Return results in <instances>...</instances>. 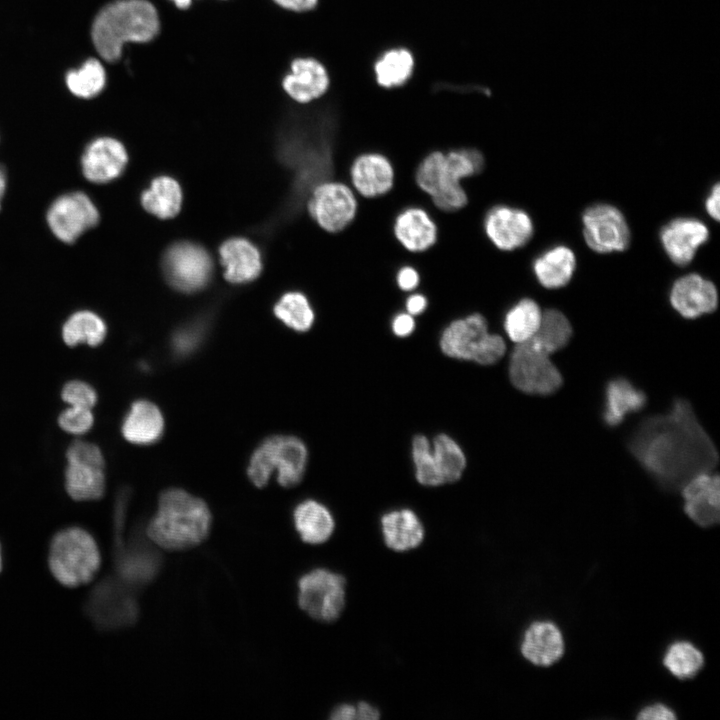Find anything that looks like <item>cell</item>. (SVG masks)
I'll return each mask as SVG.
<instances>
[{
	"label": "cell",
	"instance_id": "1",
	"mask_svg": "<svg viewBox=\"0 0 720 720\" xmlns=\"http://www.w3.org/2000/svg\"><path fill=\"white\" fill-rule=\"evenodd\" d=\"M628 448L662 487L679 490L692 477L713 472L718 451L688 400L676 399L664 414L644 419Z\"/></svg>",
	"mask_w": 720,
	"mask_h": 720
},
{
	"label": "cell",
	"instance_id": "2",
	"mask_svg": "<svg viewBox=\"0 0 720 720\" xmlns=\"http://www.w3.org/2000/svg\"><path fill=\"white\" fill-rule=\"evenodd\" d=\"M156 6L149 0H112L93 16L89 38L97 56L106 63L118 62L126 44H145L160 33Z\"/></svg>",
	"mask_w": 720,
	"mask_h": 720
},
{
	"label": "cell",
	"instance_id": "3",
	"mask_svg": "<svg viewBox=\"0 0 720 720\" xmlns=\"http://www.w3.org/2000/svg\"><path fill=\"white\" fill-rule=\"evenodd\" d=\"M210 525L211 514L204 501L182 489L172 488L161 493L147 535L164 549L183 550L204 541Z\"/></svg>",
	"mask_w": 720,
	"mask_h": 720
},
{
	"label": "cell",
	"instance_id": "4",
	"mask_svg": "<svg viewBox=\"0 0 720 720\" xmlns=\"http://www.w3.org/2000/svg\"><path fill=\"white\" fill-rule=\"evenodd\" d=\"M439 344L446 356L480 365L497 363L506 351L504 339L490 332L488 320L481 312L451 320L442 330Z\"/></svg>",
	"mask_w": 720,
	"mask_h": 720
},
{
	"label": "cell",
	"instance_id": "5",
	"mask_svg": "<svg viewBox=\"0 0 720 720\" xmlns=\"http://www.w3.org/2000/svg\"><path fill=\"white\" fill-rule=\"evenodd\" d=\"M307 461V447L301 439L291 435H273L254 450L247 474L255 486L263 487L275 471L279 484L289 488L303 479Z\"/></svg>",
	"mask_w": 720,
	"mask_h": 720
},
{
	"label": "cell",
	"instance_id": "6",
	"mask_svg": "<svg viewBox=\"0 0 720 720\" xmlns=\"http://www.w3.org/2000/svg\"><path fill=\"white\" fill-rule=\"evenodd\" d=\"M48 562L58 582L77 587L95 577L101 565V556L94 538L84 529L72 527L54 536Z\"/></svg>",
	"mask_w": 720,
	"mask_h": 720
},
{
	"label": "cell",
	"instance_id": "7",
	"mask_svg": "<svg viewBox=\"0 0 720 720\" xmlns=\"http://www.w3.org/2000/svg\"><path fill=\"white\" fill-rule=\"evenodd\" d=\"M360 198L345 180L330 178L314 185L307 199V212L322 231L337 234L356 219Z\"/></svg>",
	"mask_w": 720,
	"mask_h": 720
},
{
	"label": "cell",
	"instance_id": "8",
	"mask_svg": "<svg viewBox=\"0 0 720 720\" xmlns=\"http://www.w3.org/2000/svg\"><path fill=\"white\" fill-rule=\"evenodd\" d=\"M414 182L429 198V209L451 213L468 204L467 191L448 167L444 150H432L422 157L414 171Z\"/></svg>",
	"mask_w": 720,
	"mask_h": 720
},
{
	"label": "cell",
	"instance_id": "9",
	"mask_svg": "<svg viewBox=\"0 0 720 720\" xmlns=\"http://www.w3.org/2000/svg\"><path fill=\"white\" fill-rule=\"evenodd\" d=\"M550 355L532 338L516 343L508 367L512 385L531 395H549L556 392L563 380Z\"/></svg>",
	"mask_w": 720,
	"mask_h": 720
},
{
	"label": "cell",
	"instance_id": "10",
	"mask_svg": "<svg viewBox=\"0 0 720 720\" xmlns=\"http://www.w3.org/2000/svg\"><path fill=\"white\" fill-rule=\"evenodd\" d=\"M64 484L76 501L100 499L105 491V459L101 449L87 440H74L67 448Z\"/></svg>",
	"mask_w": 720,
	"mask_h": 720
},
{
	"label": "cell",
	"instance_id": "11",
	"mask_svg": "<svg viewBox=\"0 0 720 720\" xmlns=\"http://www.w3.org/2000/svg\"><path fill=\"white\" fill-rule=\"evenodd\" d=\"M345 578L324 568L303 575L299 582V606L312 618L331 622L345 606Z\"/></svg>",
	"mask_w": 720,
	"mask_h": 720
},
{
	"label": "cell",
	"instance_id": "12",
	"mask_svg": "<svg viewBox=\"0 0 720 720\" xmlns=\"http://www.w3.org/2000/svg\"><path fill=\"white\" fill-rule=\"evenodd\" d=\"M100 213L92 199L83 191L58 196L46 212L51 233L61 242L73 244L85 232L94 228Z\"/></svg>",
	"mask_w": 720,
	"mask_h": 720
},
{
	"label": "cell",
	"instance_id": "13",
	"mask_svg": "<svg viewBox=\"0 0 720 720\" xmlns=\"http://www.w3.org/2000/svg\"><path fill=\"white\" fill-rule=\"evenodd\" d=\"M482 231L494 249L511 253L530 241L534 225L525 210L505 203H496L484 213Z\"/></svg>",
	"mask_w": 720,
	"mask_h": 720
},
{
	"label": "cell",
	"instance_id": "14",
	"mask_svg": "<svg viewBox=\"0 0 720 720\" xmlns=\"http://www.w3.org/2000/svg\"><path fill=\"white\" fill-rule=\"evenodd\" d=\"M586 244L597 253L621 252L628 248L630 229L623 213L615 206L598 203L582 215Z\"/></svg>",
	"mask_w": 720,
	"mask_h": 720
},
{
	"label": "cell",
	"instance_id": "15",
	"mask_svg": "<svg viewBox=\"0 0 720 720\" xmlns=\"http://www.w3.org/2000/svg\"><path fill=\"white\" fill-rule=\"evenodd\" d=\"M395 180L396 171L392 160L376 150L358 153L347 169V182L360 199L372 200L389 194Z\"/></svg>",
	"mask_w": 720,
	"mask_h": 720
},
{
	"label": "cell",
	"instance_id": "16",
	"mask_svg": "<svg viewBox=\"0 0 720 720\" xmlns=\"http://www.w3.org/2000/svg\"><path fill=\"white\" fill-rule=\"evenodd\" d=\"M391 232L410 254H422L434 247L439 238V226L431 210L421 204L401 208L394 216Z\"/></svg>",
	"mask_w": 720,
	"mask_h": 720
},
{
	"label": "cell",
	"instance_id": "17",
	"mask_svg": "<svg viewBox=\"0 0 720 720\" xmlns=\"http://www.w3.org/2000/svg\"><path fill=\"white\" fill-rule=\"evenodd\" d=\"M169 282L184 292L199 290L208 282L212 262L208 253L198 245L182 242L172 246L164 259Z\"/></svg>",
	"mask_w": 720,
	"mask_h": 720
},
{
	"label": "cell",
	"instance_id": "18",
	"mask_svg": "<svg viewBox=\"0 0 720 720\" xmlns=\"http://www.w3.org/2000/svg\"><path fill=\"white\" fill-rule=\"evenodd\" d=\"M128 162L124 145L111 136L90 141L83 150L80 165L84 178L94 184H105L121 175Z\"/></svg>",
	"mask_w": 720,
	"mask_h": 720
},
{
	"label": "cell",
	"instance_id": "19",
	"mask_svg": "<svg viewBox=\"0 0 720 720\" xmlns=\"http://www.w3.org/2000/svg\"><path fill=\"white\" fill-rule=\"evenodd\" d=\"M716 473H700L688 480L680 489L684 498V511L701 527H711L720 520V485Z\"/></svg>",
	"mask_w": 720,
	"mask_h": 720
},
{
	"label": "cell",
	"instance_id": "20",
	"mask_svg": "<svg viewBox=\"0 0 720 720\" xmlns=\"http://www.w3.org/2000/svg\"><path fill=\"white\" fill-rule=\"evenodd\" d=\"M709 238L707 226L692 217H678L660 231V242L669 259L678 266L689 264L698 248Z\"/></svg>",
	"mask_w": 720,
	"mask_h": 720
},
{
	"label": "cell",
	"instance_id": "21",
	"mask_svg": "<svg viewBox=\"0 0 720 720\" xmlns=\"http://www.w3.org/2000/svg\"><path fill=\"white\" fill-rule=\"evenodd\" d=\"M669 300L684 318L694 319L712 313L718 305V292L710 280L691 273L678 278L672 285Z\"/></svg>",
	"mask_w": 720,
	"mask_h": 720
},
{
	"label": "cell",
	"instance_id": "22",
	"mask_svg": "<svg viewBox=\"0 0 720 720\" xmlns=\"http://www.w3.org/2000/svg\"><path fill=\"white\" fill-rule=\"evenodd\" d=\"M281 86L295 102L307 104L327 92L328 72L315 58L297 57L290 64V71L282 78Z\"/></svg>",
	"mask_w": 720,
	"mask_h": 720
},
{
	"label": "cell",
	"instance_id": "23",
	"mask_svg": "<svg viewBox=\"0 0 720 720\" xmlns=\"http://www.w3.org/2000/svg\"><path fill=\"white\" fill-rule=\"evenodd\" d=\"M521 653L537 666H549L557 662L564 653L560 629L550 621L532 623L524 633Z\"/></svg>",
	"mask_w": 720,
	"mask_h": 720
},
{
	"label": "cell",
	"instance_id": "24",
	"mask_svg": "<svg viewBox=\"0 0 720 720\" xmlns=\"http://www.w3.org/2000/svg\"><path fill=\"white\" fill-rule=\"evenodd\" d=\"M164 430L163 415L154 403L137 400L125 415L121 432L125 440L136 445H149L160 439Z\"/></svg>",
	"mask_w": 720,
	"mask_h": 720
},
{
	"label": "cell",
	"instance_id": "25",
	"mask_svg": "<svg viewBox=\"0 0 720 720\" xmlns=\"http://www.w3.org/2000/svg\"><path fill=\"white\" fill-rule=\"evenodd\" d=\"M225 278L232 283H246L254 280L261 272L262 262L258 249L248 240L233 238L219 249Z\"/></svg>",
	"mask_w": 720,
	"mask_h": 720
},
{
	"label": "cell",
	"instance_id": "26",
	"mask_svg": "<svg viewBox=\"0 0 720 720\" xmlns=\"http://www.w3.org/2000/svg\"><path fill=\"white\" fill-rule=\"evenodd\" d=\"M384 542L390 549L403 552L418 547L424 539V527L411 509H397L380 519Z\"/></svg>",
	"mask_w": 720,
	"mask_h": 720
},
{
	"label": "cell",
	"instance_id": "27",
	"mask_svg": "<svg viewBox=\"0 0 720 720\" xmlns=\"http://www.w3.org/2000/svg\"><path fill=\"white\" fill-rule=\"evenodd\" d=\"M576 268L574 252L567 246L551 247L534 259L532 271L545 288L556 289L568 284Z\"/></svg>",
	"mask_w": 720,
	"mask_h": 720
},
{
	"label": "cell",
	"instance_id": "28",
	"mask_svg": "<svg viewBox=\"0 0 720 720\" xmlns=\"http://www.w3.org/2000/svg\"><path fill=\"white\" fill-rule=\"evenodd\" d=\"M108 76L104 62L99 57H87L79 66L68 69L64 74L67 91L80 100H92L103 93Z\"/></svg>",
	"mask_w": 720,
	"mask_h": 720
},
{
	"label": "cell",
	"instance_id": "29",
	"mask_svg": "<svg viewBox=\"0 0 720 720\" xmlns=\"http://www.w3.org/2000/svg\"><path fill=\"white\" fill-rule=\"evenodd\" d=\"M293 520L301 539L309 544L326 542L335 529V521L329 509L312 499L296 506Z\"/></svg>",
	"mask_w": 720,
	"mask_h": 720
},
{
	"label": "cell",
	"instance_id": "30",
	"mask_svg": "<svg viewBox=\"0 0 720 720\" xmlns=\"http://www.w3.org/2000/svg\"><path fill=\"white\" fill-rule=\"evenodd\" d=\"M645 403L646 395L631 382L624 378L611 380L605 390L604 421L617 426L628 413L639 411Z\"/></svg>",
	"mask_w": 720,
	"mask_h": 720
},
{
	"label": "cell",
	"instance_id": "31",
	"mask_svg": "<svg viewBox=\"0 0 720 720\" xmlns=\"http://www.w3.org/2000/svg\"><path fill=\"white\" fill-rule=\"evenodd\" d=\"M107 334L105 321L91 310H78L72 313L61 328L63 342L69 347L85 344L90 347L100 345Z\"/></svg>",
	"mask_w": 720,
	"mask_h": 720
},
{
	"label": "cell",
	"instance_id": "32",
	"mask_svg": "<svg viewBox=\"0 0 720 720\" xmlns=\"http://www.w3.org/2000/svg\"><path fill=\"white\" fill-rule=\"evenodd\" d=\"M141 203L149 213L161 219L171 218L181 208L182 191L176 180L161 176L155 178L149 189L142 193Z\"/></svg>",
	"mask_w": 720,
	"mask_h": 720
},
{
	"label": "cell",
	"instance_id": "33",
	"mask_svg": "<svg viewBox=\"0 0 720 720\" xmlns=\"http://www.w3.org/2000/svg\"><path fill=\"white\" fill-rule=\"evenodd\" d=\"M432 461L442 485L458 481L466 468V456L460 445L447 434H438L431 444Z\"/></svg>",
	"mask_w": 720,
	"mask_h": 720
},
{
	"label": "cell",
	"instance_id": "34",
	"mask_svg": "<svg viewBox=\"0 0 720 720\" xmlns=\"http://www.w3.org/2000/svg\"><path fill=\"white\" fill-rule=\"evenodd\" d=\"M542 318L539 305L530 298L515 302L505 313L503 327L508 338L516 343L531 338L537 331Z\"/></svg>",
	"mask_w": 720,
	"mask_h": 720
},
{
	"label": "cell",
	"instance_id": "35",
	"mask_svg": "<svg viewBox=\"0 0 720 720\" xmlns=\"http://www.w3.org/2000/svg\"><path fill=\"white\" fill-rule=\"evenodd\" d=\"M274 314L288 328L297 332L310 330L315 321V311L309 298L300 291H290L281 296L274 306Z\"/></svg>",
	"mask_w": 720,
	"mask_h": 720
},
{
	"label": "cell",
	"instance_id": "36",
	"mask_svg": "<svg viewBox=\"0 0 720 720\" xmlns=\"http://www.w3.org/2000/svg\"><path fill=\"white\" fill-rule=\"evenodd\" d=\"M571 336L568 318L556 309H547L542 312L540 325L531 338L552 355L566 346Z\"/></svg>",
	"mask_w": 720,
	"mask_h": 720
},
{
	"label": "cell",
	"instance_id": "37",
	"mask_svg": "<svg viewBox=\"0 0 720 720\" xmlns=\"http://www.w3.org/2000/svg\"><path fill=\"white\" fill-rule=\"evenodd\" d=\"M413 67L414 59L408 50L391 49L375 64L376 80L386 88L400 86L409 79Z\"/></svg>",
	"mask_w": 720,
	"mask_h": 720
},
{
	"label": "cell",
	"instance_id": "38",
	"mask_svg": "<svg viewBox=\"0 0 720 720\" xmlns=\"http://www.w3.org/2000/svg\"><path fill=\"white\" fill-rule=\"evenodd\" d=\"M664 666L679 679L694 677L704 665L701 651L687 641L671 644L663 658Z\"/></svg>",
	"mask_w": 720,
	"mask_h": 720
},
{
	"label": "cell",
	"instance_id": "39",
	"mask_svg": "<svg viewBox=\"0 0 720 720\" xmlns=\"http://www.w3.org/2000/svg\"><path fill=\"white\" fill-rule=\"evenodd\" d=\"M411 455L416 480L424 486L442 485L432 461L431 442L424 435H416L412 440Z\"/></svg>",
	"mask_w": 720,
	"mask_h": 720
},
{
	"label": "cell",
	"instance_id": "40",
	"mask_svg": "<svg viewBox=\"0 0 720 720\" xmlns=\"http://www.w3.org/2000/svg\"><path fill=\"white\" fill-rule=\"evenodd\" d=\"M57 423L64 432L81 436L92 428L94 414L90 408L68 405L58 415Z\"/></svg>",
	"mask_w": 720,
	"mask_h": 720
},
{
	"label": "cell",
	"instance_id": "41",
	"mask_svg": "<svg viewBox=\"0 0 720 720\" xmlns=\"http://www.w3.org/2000/svg\"><path fill=\"white\" fill-rule=\"evenodd\" d=\"M63 402L69 406L92 409L98 400L97 392L92 385L82 380L66 382L60 392Z\"/></svg>",
	"mask_w": 720,
	"mask_h": 720
},
{
	"label": "cell",
	"instance_id": "42",
	"mask_svg": "<svg viewBox=\"0 0 720 720\" xmlns=\"http://www.w3.org/2000/svg\"><path fill=\"white\" fill-rule=\"evenodd\" d=\"M394 281L396 287L404 294L419 289L422 281L419 269L412 263L401 264L395 272Z\"/></svg>",
	"mask_w": 720,
	"mask_h": 720
},
{
	"label": "cell",
	"instance_id": "43",
	"mask_svg": "<svg viewBox=\"0 0 720 720\" xmlns=\"http://www.w3.org/2000/svg\"><path fill=\"white\" fill-rule=\"evenodd\" d=\"M201 334L196 330H182L175 334L172 347L177 355L184 356L194 351L200 343Z\"/></svg>",
	"mask_w": 720,
	"mask_h": 720
},
{
	"label": "cell",
	"instance_id": "44",
	"mask_svg": "<svg viewBox=\"0 0 720 720\" xmlns=\"http://www.w3.org/2000/svg\"><path fill=\"white\" fill-rule=\"evenodd\" d=\"M429 306L430 300L428 296L420 290L407 293L404 296V310L416 318L425 314Z\"/></svg>",
	"mask_w": 720,
	"mask_h": 720
},
{
	"label": "cell",
	"instance_id": "45",
	"mask_svg": "<svg viewBox=\"0 0 720 720\" xmlns=\"http://www.w3.org/2000/svg\"><path fill=\"white\" fill-rule=\"evenodd\" d=\"M416 317L405 310L396 312L391 319V330L397 337L410 336L416 329Z\"/></svg>",
	"mask_w": 720,
	"mask_h": 720
},
{
	"label": "cell",
	"instance_id": "46",
	"mask_svg": "<svg viewBox=\"0 0 720 720\" xmlns=\"http://www.w3.org/2000/svg\"><path fill=\"white\" fill-rule=\"evenodd\" d=\"M640 720H675L676 715L672 709L664 704L656 703L646 706L637 715Z\"/></svg>",
	"mask_w": 720,
	"mask_h": 720
},
{
	"label": "cell",
	"instance_id": "47",
	"mask_svg": "<svg viewBox=\"0 0 720 720\" xmlns=\"http://www.w3.org/2000/svg\"><path fill=\"white\" fill-rule=\"evenodd\" d=\"M280 8L287 11L303 13L314 9L318 0H272Z\"/></svg>",
	"mask_w": 720,
	"mask_h": 720
},
{
	"label": "cell",
	"instance_id": "48",
	"mask_svg": "<svg viewBox=\"0 0 720 720\" xmlns=\"http://www.w3.org/2000/svg\"><path fill=\"white\" fill-rule=\"evenodd\" d=\"M719 201H720V189H719V183H715V185L711 188L709 195L706 197L705 200V209L709 216H711L716 221L719 220L720 213H719Z\"/></svg>",
	"mask_w": 720,
	"mask_h": 720
},
{
	"label": "cell",
	"instance_id": "49",
	"mask_svg": "<svg viewBox=\"0 0 720 720\" xmlns=\"http://www.w3.org/2000/svg\"><path fill=\"white\" fill-rule=\"evenodd\" d=\"M356 708V718L359 720H376L380 717L378 709L367 702H359Z\"/></svg>",
	"mask_w": 720,
	"mask_h": 720
},
{
	"label": "cell",
	"instance_id": "50",
	"mask_svg": "<svg viewBox=\"0 0 720 720\" xmlns=\"http://www.w3.org/2000/svg\"><path fill=\"white\" fill-rule=\"evenodd\" d=\"M356 718V708L351 704L338 705L331 714L333 720H352Z\"/></svg>",
	"mask_w": 720,
	"mask_h": 720
},
{
	"label": "cell",
	"instance_id": "51",
	"mask_svg": "<svg viewBox=\"0 0 720 720\" xmlns=\"http://www.w3.org/2000/svg\"><path fill=\"white\" fill-rule=\"evenodd\" d=\"M6 189H7V176H6L4 168L2 166H0V210L2 208V200L6 193Z\"/></svg>",
	"mask_w": 720,
	"mask_h": 720
},
{
	"label": "cell",
	"instance_id": "52",
	"mask_svg": "<svg viewBox=\"0 0 720 720\" xmlns=\"http://www.w3.org/2000/svg\"><path fill=\"white\" fill-rule=\"evenodd\" d=\"M176 8L186 10L191 7L194 0H170Z\"/></svg>",
	"mask_w": 720,
	"mask_h": 720
},
{
	"label": "cell",
	"instance_id": "53",
	"mask_svg": "<svg viewBox=\"0 0 720 720\" xmlns=\"http://www.w3.org/2000/svg\"><path fill=\"white\" fill-rule=\"evenodd\" d=\"M1 568H2V556H1V548H0V571H1Z\"/></svg>",
	"mask_w": 720,
	"mask_h": 720
}]
</instances>
